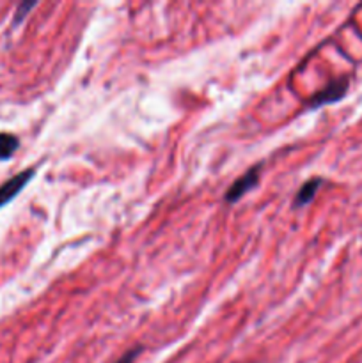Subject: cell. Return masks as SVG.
I'll use <instances>...</instances> for the list:
<instances>
[{"label": "cell", "instance_id": "cell-7", "mask_svg": "<svg viewBox=\"0 0 362 363\" xmlns=\"http://www.w3.org/2000/svg\"><path fill=\"white\" fill-rule=\"evenodd\" d=\"M141 351H142V347H133V350H130L128 353H124L116 363H133L135 360H137L138 354H141Z\"/></svg>", "mask_w": 362, "mask_h": 363}, {"label": "cell", "instance_id": "cell-3", "mask_svg": "<svg viewBox=\"0 0 362 363\" xmlns=\"http://www.w3.org/2000/svg\"><path fill=\"white\" fill-rule=\"evenodd\" d=\"M35 176V170L34 169H27L23 172L16 174L14 177L7 179L6 183L0 186V208H4L6 204H9L25 186H27L28 181Z\"/></svg>", "mask_w": 362, "mask_h": 363}, {"label": "cell", "instance_id": "cell-4", "mask_svg": "<svg viewBox=\"0 0 362 363\" xmlns=\"http://www.w3.org/2000/svg\"><path fill=\"white\" fill-rule=\"evenodd\" d=\"M322 183L323 181L319 179V177H312V179L305 181V183L300 186V190H298V194L295 195L293 208L300 209L304 208V206H307L309 202L314 199V195L318 194V190L322 188Z\"/></svg>", "mask_w": 362, "mask_h": 363}, {"label": "cell", "instance_id": "cell-5", "mask_svg": "<svg viewBox=\"0 0 362 363\" xmlns=\"http://www.w3.org/2000/svg\"><path fill=\"white\" fill-rule=\"evenodd\" d=\"M18 145H20V142L13 133H0V162L9 160L16 152Z\"/></svg>", "mask_w": 362, "mask_h": 363}, {"label": "cell", "instance_id": "cell-1", "mask_svg": "<svg viewBox=\"0 0 362 363\" xmlns=\"http://www.w3.org/2000/svg\"><path fill=\"white\" fill-rule=\"evenodd\" d=\"M259 176H261V167L256 165L252 167V169H248L243 176L238 177V179L231 184L229 190L224 195V201H226L227 204H234V202L240 201V199L243 197V195H247L252 188L258 186Z\"/></svg>", "mask_w": 362, "mask_h": 363}, {"label": "cell", "instance_id": "cell-2", "mask_svg": "<svg viewBox=\"0 0 362 363\" xmlns=\"http://www.w3.org/2000/svg\"><path fill=\"white\" fill-rule=\"evenodd\" d=\"M346 92H348V78L343 77V78H339V80L330 82L325 89H322L318 94L312 96L311 101H309V106H311V108H319V106L336 103V101H339V99L343 98Z\"/></svg>", "mask_w": 362, "mask_h": 363}, {"label": "cell", "instance_id": "cell-6", "mask_svg": "<svg viewBox=\"0 0 362 363\" xmlns=\"http://www.w3.org/2000/svg\"><path fill=\"white\" fill-rule=\"evenodd\" d=\"M35 7V2H31V4H20V7H18L16 11V16H14V23H20L21 20H23L25 16H27V13L31 9H34Z\"/></svg>", "mask_w": 362, "mask_h": 363}]
</instances>
